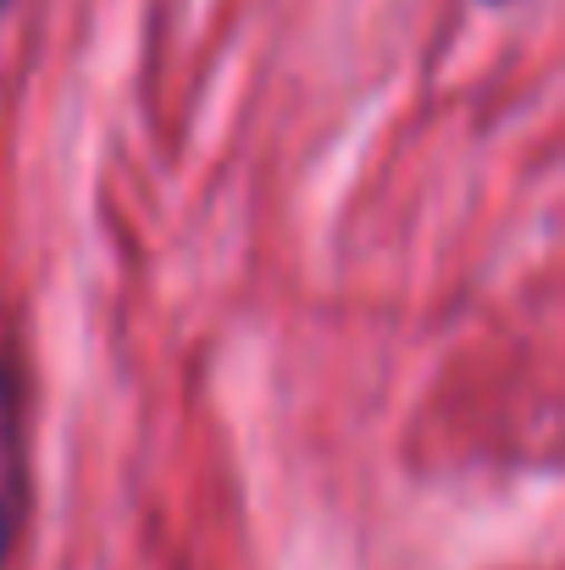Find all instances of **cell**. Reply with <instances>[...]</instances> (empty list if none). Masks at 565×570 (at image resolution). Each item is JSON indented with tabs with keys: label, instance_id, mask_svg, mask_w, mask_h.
<instances>
[{
	"label": "cell",
	"instance_id": "6da1fadb",
	"mask_svg": "<svg viewBox=\"0 0 565 570\" xmlns=\"http://www.w3.org/2000/svg\"><path fill=\"white\" fill-rule=\"evenodd\" d=\"M28 515V449H22V377L0 322V566Z\"/></svg>",
	"mask_w": 565,
	"mask_h": 570
}]
</instances>
